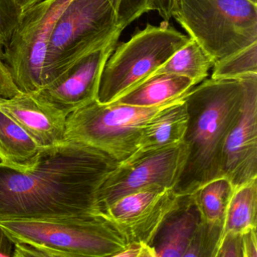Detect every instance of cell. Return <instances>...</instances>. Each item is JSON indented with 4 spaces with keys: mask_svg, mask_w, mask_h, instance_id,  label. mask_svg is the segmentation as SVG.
Returning a JSON list of instances; mask_svg holds the SVG:
<instances>
[{
    "mask_svg": "<svg viewBox=\"0 0 257 257\" xmlns=\"http://www.w3.org/2000/svg\"><path fill=\"white\" fill-rule=\"evenodd\" d=\"M119 165L104 152L64 141L25 171L0 163V221L102 215L98 192Z\"/></svg>",
    "mask_w": 257,
    "mask_h": 257,
    "instance_id": "6da1fadb",
    "label": "cell"
},
{
    "mask_svg": "<svg viewBox=\"0 0 257 257\" xmlns=\"http://www.w3.org/2000/svg\"><path fill=\"white\" fill-rule=\"evenodd\" d=\"M248 76L207 79L186 94L188 124L183 142L188 156L174 189L177 195H192L206 183L222 177L224 144L240 115Z\"/></svg>",
    "mask_w": 257,
    "mask_h": 257,
    "instance_id": "7a4b0ae2",
    "label": "cell"
},
{
    "mask_svg": "<svg viewBox=\"0 0 257 257\" xmlns=\"http://www.w3.org/2000/svg\"><path fill=\"white\" fill-rule=\"evenodd\" d=\"M169 22L174 18L215 61L257 42V4L250 0H152Z\"/></svg>",
    "mask_w": 257,
    "mask_h": 257,
    "instance_id": "3957f363",
    "label": "cell"
},
{
    "mask_svg": "<svg viewBox=\"0 0 257 257\" xmlns=\"http://www.w3.org/2000/svg\"><path fill=\"white\" fill-rule=\"evenodd\" d=\"M186 94L151 107L94 100L67 115L65 141L88 144L123 163L138 150L147 123L164 109L183 100Z\"/></svg>",
    "mask_w": 257,
    "mask_h": 257,
    "instance_id": "277c9868",
    "label": "cell"
},
{
    "mask_svg": "<svg viewBox=\"0 0 257 257\" xmlns=\"http://www.w3.org/2000/svg\"><path fill=\"white\" fill-rule=\"evenodd\" d=\"M122 31L108 0H72L58 19L49 40L43 86L85 55L119 38Z\"/></svg>",
    "mask_w": 257,
    "mask_h": 257,
    "instance_id": "5b68a950",
    "label": "cell"
},
{
    "mask_svg": "<svg viewBox=\"0 0 257 257\" xmlns=\"http://www.w3.org/2000/svg\"><path fill=\"white\" fill-rule=\"evenodd\" d=\"M16 242H31L63 252L65 257H115L128 243L103 215L63 219L0 221Z\"/></svg>",
    "mask_w": 257,
    "mask_h": 257,
    "instance_id": "8992f818",
    "label": "cell"
},
{
    "mask_svg": "<svg viewBox=\"0 0 257 257\" xmlns=\"http://www.w3.org/2000/svg\"><path fill=\"white\" fill-rule=\"evenodd\" d=\"M189 40L168 22L158 27L147 25L114 49L100 78L97 101H116L150 78Z\"/></svg>",
    "mask_w": 257,
    "mask_h": 257,
    "instance_id": "52a82bcc",
    "label": "cell"
},
{
    "mask_svg": "<svg viewBox=\"0 0 257 257\" xmlns=\"http://www.w3.org/2000/svg\"><path fill=\"white\" fill-rule=\"evenodd\" d=\"M72 0H43L22 13L3 60L23 93L43 87V64L54 28Z\"/></svg>",
    "mask_w": 257,
    "mask_h": 257,
    "instance_id": "ba28073f",
    "label": "cell"
},
{
    "mask_svg": "<svg viewBox=\"0 0 257 257\" xmlns=\"http://www.w3.org/2000/svg\"><path fill=\"white\" fill-rule=\"evenodd\" d=\"M188 156L184 142L147 153L119 164L106 177L98 192L100 211L124 195L159 186L174 189Z\"/></svg>",
    "mask_w": 257,
    "mask_h": 257,
    "instance_id": "9c48e42d",
    "label": "cell"
},
{
    "mask_svg": "<svg viewBox=\"0 0 257 257\" xmlns=\"http://www.w3.org/2000/svg\"><path fill=\"white\" fill-rule=\"evenodd\" d=\"M181 197L174 189L146 188L114 201L103 215L128 243L141 241L151 246L164 219L178 205Z\"/></svg>",
    "mask_w": 257,
    "mask_h": 257,
    "instance_id": "30bf717a",
    "label": "cell"
},
{
    "mask_svg": "<svg viewBox=\"0 0 257 257\" xmlns=\"http://www.w3.org/2000/svg\"><path fill=\"white\" fill-rule=\"evenodd\" d=\"M118 39L85 55L52 82L29 94L66 116L97 100L103 69Z\"/></svg>",
    "mask_w": 257,
    "mask_h": 257,
    "instance_id": "8fae6325",
    "label": "cell"
},
{
    "mask_svg": "<svg viewBox=\"0 0 257 257\" xmlns=\"http://www.w3.org/2000/svg\"><path fill=\"white\" fill-rule=\"evenodd\" d=\"M221 174L233 189L257 178V74L246 79L240 115L224 144Z\"/></svg>",
    "mask_w": 257,
    "mask_h": 257,
    "instance_id": "7c38bea8",
    "label": "cell"
},
{
    "mask_svg": "<svg viewBox=\"0 0 257 257\" xmlns=\"http://www.w3.org/2000/svg\"><path fill=\"white\" fill-rule=\"evenodd\" d=\"M0 109L20 124L40 147H53L65 141L67 116L37 101L29 93L0 98Z\"/></svg>",
    "mask_w": 257,
    "mask_h": 257,
    "instance_id": "4fadbf2b",
    "label": "cell"
},
{
    "mask_svg": "<svg viewBox=\"0 0 257 257\" xmlns=\"http://www.w3.org/2000/svg\"><path fill=\"white\" fill-rule=\"evenodd\" d=\"M201 220L193 195L180 198L178 205L166 216L152 242L156 257H184Z\"/></svg>",
    "mask_w": 257,
    "mask_h": 257,
    "instance_id": "5bb4252c",
    "label": "cell"
},
{
    "mask_svg": "<svg viewBox=\"0 0 257 257\" xmlns=\"http://www.w3.org/2000/svg\"><path fill=\"white\" fill-rule=\"evenodd\" d=\"M187 124L184 98L164 109L147 123L141 134L138 150L128 159L183 142Z\"/></svg>",
    "mask_w": 257,
    "mask_h": 257,
    "instance_id": "9a60e30c",
    "label": "cell"
},
{
    "mask_svg": "<svg viewBox=\"0 0 257 257\" xmlns=\"http://www.w3.org/2000/svg\"><path fill=\"white\" fill-rule=\"evenodd\" d=\"M196 85L193 81L185 76L160 73L150 76L115 102L151 107L178 98Z\"/></svg>",
    "mask_w": 257,
    "mask_h": 257,
    "instance_id": "2e32d148",
    "label": "cell"
},
{
    "mask_svg": "<svg viewBox=\"0 0 257 257\" xmlns=\"http://www.w3.org/2000/svg\"><path fill=\"white\" fill-rule=\"evenodd\" d=\"M43 147L0 109V163L25 171L35 164Z\"/></svg>",
    "mask_w": 257,
    "mask_h": 257,
    "instance_id": "e0dca14e",
    "label": "cell"
},
{
    "mask_svg": "<svg viewBox=\"0 0 257 257\" xmlns=\"http://www.w3.org/2000/svg\"><path fill=\"white\" fill-rule=\"evenodd\" d=\"M253 228H257V178L233 189L220 240L225 234H242Z\"/></svg>",
    "mask_w": 257,
    "mask_h": 257,
    "instance_id": "ac0fdd59",
    "label": "cell"
},
{
    "mask_svg": "<svg viewBox=\"0 0 257 257\" xmlns=\"http://www.w3.org/2000/svg\"><path fill=\"white\" fill-rule=\"evenodd\" d=\"M214 58L194 39L189 37L184 46L176 52L153 75L160 73L178 75L193 81L197 85L205 80L214 65Z\"/></svg>",
    "mask_w": 257,
    "mask_h": 257,
    "instance_id": "d6986e66",
    "label": "cell"
},
{
    "mask_svg": "<svg viewBox=\"0 0 257 257\" xmlns=\"http://www.w3.org/2000/svg\"><path fill=\"white\" fill-rule=\"evenodd\" d=\"M232 190L229 180L226 177H220L206 183L192 194L204 222L223 227Z\"/></svg>",
    "mask_w": 257,
    "mask_h": 257,
    "instance_id": "ffe728a7",
    "label": "cell"
},
{
    "mask_svg": "<svg viewBox=\"0 0 257 257\" xmlns=\"http://www.w3.org/2000/svg\"><path fill=\"white\" fill-rule=\"evenodd\" d=\"M250 74H257V42L216 61L211 79H237Z\"/></svg>",
    "mask_w": 257,
    "mask_h": 257,
    "instance_id": "44dd1931",
    "label": "cell"
},
{
    "mask_svg": "<svg viewBox=\"0 0 257 257\" xmlns=\"http://www.w3.org/2000/svg\"><path fill=\"white\" fill-rule=\"evenodd\" d=\"M222 225L207 223L201 219L184 257H215L222 234Z\"/></svg>",
    "mask_w": 257,
    "mask_h": 257,
    "instance_id": "7402d4cb",
    "label": "cell"
},
{
    "mask_svg": "<svg viewBox=\"0 0 257 257\" xmlns=\"http://www.w3.org/2000/svg\"><path fill=\"white\" fill-rule=\"evenodd\" d=\"M116 16L120 28L124 30L141 16L153 11L152 0H108Z\"/></svg>",
    "mask_w": 257,
    "mask_h": 257,
    "instance_id": "603a6c76",
    "label": "cell"
},
{
    "mask_svg": "<svg viewBox=\"0 0 257 257\" xmlns=\"http://www.w3.org/2000/svg\"><path fill=\"white\" fill-rule=\"evenodd\" d=\"M22 13L16 0H0V42L4 46L19 25Z\"/></svg>",
    "mask_w": 257,
    "mask_h": 257,
    "instance_id": "cb8c5ba5",
    "label": "cell"
},
{
    "mask_svg": "<svg viewBox=\"0 0 257 257\" xmlns=\"http://www.w3.org/2000/svg\"><path fill=\"white\" fill-rule=\"evenodd\" d=\"M13 257H65L63 252L31 242H16Z\"/></svg>",
    "mask_w": 257,
    "mask_h": 257,
    "instance_id": "d4e9b609",
    "label": "cell"
},
{
    "mask_svg": "<svg viewBox=\"0 0 257 257\" xmlns=\"http://www.w3.org/2000/svg\"><path fill=\"white\" fill-rule=\"evenodd\" d=\"M4 45L0 42V98L10 99L21 94L8 67L3 60Z\"/></svg>",
    "mask_w": 257,
    "mask_h": 257,
    "instance_id": "484cf974",
    "label": "cell"
},
{
    "mask_svg": "<svg viewBox=\"0 0 257 257\" xmlns=\"http://www.w3.org/2000/svg\"><path fill=\"white\" fill-rule=\"evenodd\" d=\"M215 257H243L241 234H225L219 241Z\"/></svg>",
    "mask_w": 257,
    "mask_h": 257,
    "instance_id": "4316f807",
    "label": "cell"
},
{
    "mask_svg": "<svg viewBox=\"0 0 257 257\" xmlns=\"http://www.w3.org/2000/svg\"><path fill=\"white\" fill-rule=\"evenodd\" d=\"M115 257H156L153 246L141 241H131Z\"/></svg>",
    "mask_w": 257,
    "mask_h": 257,
    "instance_id": "83f0119b",
    "label": "cell"
},
{
    "mask_svg": "<svg viewBox=\"0 0 257 257\" xmlns=\"http://www.w3.org/2000/svg\"><path fill=\"white\" fill-rule=\"evenodd\" d=\"M243 257H257L256 228L247 230L241 234Z\"/></svg>",
    "mask_w": 257,
    "mask_h": 257,
    "instance_id": "f1b7e54d",
    "label": "cell"
},
{
    "mask_svg": "<svg viewBox=\"0 0 257 257\" xmlns=\"http://www.w3.org/2000/svg\"><path fill=\"white\" fill-rule=\"evenodd\" d=\"M14 247V241L0 228V257H13Z\"/></svg>",
    "mask_w": 257,
    "mask_h": 257,
    "instance_id": "f546056e",
    "label": "cell"
},
{
    "mask_svg": "<svg viewBox=\"0 0 257 257\" xmlns=\"http://www.w3.org/2000/svg\"><path fill=\"white\" fill-rule=\"evenodd\" d=\"M18 5L20 7L22 12L25 11L28 9L34 7L38 3L41 2L43 0H16Z\"/></svg>",
    "mask_w": 257,
    "mask_h": 257,
    "instance_id": "4dcf8cb0",
    "label": "cell"
},
{
    "mask_svg": "<svg viewBox=\"0 0 257 257\" xmlns=\"http://www.w3.org/2000/svg\"><path fill=\"white\" fill-rule=\"evenodd\" d=\"M251 2L254 3V4H257V0H250Z\"/></svg>",
    "mask_w": 257,
    "mask_h": 257,
    "instance_id": "1f68e13d",
    "label": "cell"
}]
</instances>
